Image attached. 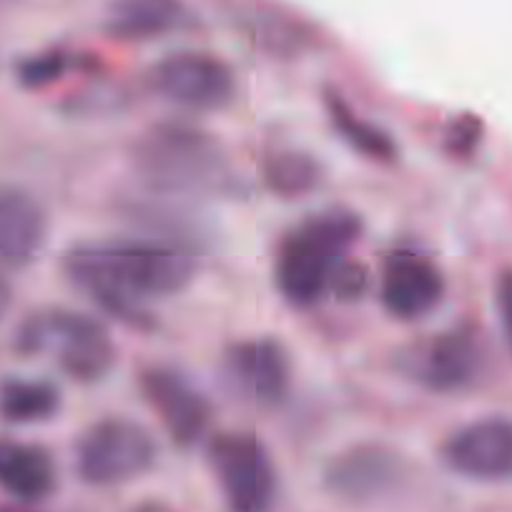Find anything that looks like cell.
<instances>
[{
	"label": "cell",
	"instance_id": "cell-1",
	"mask_svg": "<svg viewBox=\"0 0 512 512\" xmlns=\"http://www.w3.org/2000/svg\"><path fill=\"white\" fill-rule=\"evenodd\" d=\"M63 274L103 309L139 324L141 304L171 297L194 279V259L164 241H83L63 254Z\"/></svg>",
	"mask_w": 512,
	"mask_h": 512
},
{
	"label": "cell",
	"instance_id": "cell-2",
	"mask_svg": "<svg viewBox=\"0 0 512 512\" xmlns=\"http://www.w3.org/2000/svg\"><path fill=\"white\" fill-rule=\"evenodd\" d=\"M136 176L164 196H206L231 179L229 156L214 134L184 121L146 128L131 151Z\"/></svg>",
	"mask_w": 512,
	"mask_h": 512
},
{
	"label": "cell",
	"instance_id": "cell-3",
	"mask_svg": "<svg viewBox=\"0 0 512 512\" xmlns=\"http://www.w3.org/2000/svg\"><path fill=\"white\" fill-rule=\"evenodd\" d=\"M357 239L359 219L349 211H324L289 229L274 256V284L284 302L294 309L322 302Z\"/></svg>",
	"mask_w": 512,
	"mask_h": 512
},
{
	"label": "cell",
	"instance_id": "cell-4",
	"mask_svg": "<svg viewBox=\"0 0 512 512\" xmlns=\"http://www.w3.org/2000/svg\"><path fill=\"white\" fill-rule=\"evenodd\" d=\"M18 352L51 354L66 377L96 384L116 364V344L101 319L71 309H48L31 314L16 337Z\"/></svg>",
	"mask_w": 512,
	"mask_h": 512
},
{
	"label": "cell",
	"instance_id": "cell-5",
	"mask_svg": "<svg viewBox=\"0 0 512 512\" xmlns=\"http://www.w3.org/2000/svg\"><path fill=\"white\" fill-rule=\"evenodd\" d=\"M156 442L151 432L128 417H103L78 435L73 467L88 487H121L154 467Z\"/></svg>",
	"mask_w": 512,
	"mask_h": 512
},
{
	"label": "cell",
	"instance_id": "cell-6",
	"mask_svg": "<svg viewBox=\"0 0 512 512\" xmlns=\"http://www.w3.org/2000/svg\"><path fill=\"white\" fill-rule=\"evenodd\" d=\"M209 462L229 512H272L279 472L264 440L254 432H219L211 437Z\"/></svg>",
	"mask_w": 512,
	"mask_h": 512
},
{
	"label": "cell",
	"instance_id": "cell-7",
	"mask_svg": "<svg viewBox=\"0 0 512 512\" xmlns=\"http://www.w3.org/2000/svg\"><path fill=\"white\" fill-rule=\"evenodd\" d=\"M149 88L184 111H221L236 98L234 68L224 58L206 51H176L154 63Z\"/></svg>",
	"mask_w": 512,
	"mask_h": 512
},
{
	"label": "cell",
	"instance_id": "cell-8",
	"mask_svg": "<svg viewBox=\"0 0 512 512\" xmlns=\"http://www.w3.org/2000/svg\"><path fill=\"white\" fill-rule=\"evenodd\" d=\"M407 465L400 452L382 442H362L334 455L324 467V490L342 505L367 507L395 495Z\"/></svg>",
	"mask_w": 512,
	"mask_h": 512
},
{
	"label": "cell",
	"instance_id": "cell-9",
	"mask_svg": "<svg viewBox=\"0 0 512 512\" xmlns=\"http://www.w3.org/2000/svg\"><path fill=\"white\" fill-rule=\"evenodd\" d=\"M450 472L472 482L500 485L512 480V417L490 415L457 427L440 447Z\"/></svg>",
	"mask_w": 512,
	"mask_h": 512
},
{
	"label": "cell",
	"instance_id": "cell-10",
	"mask_svg": "<svg viewBox=\"0 0 512 512\" xmlns=\"http://www.w3.org/2000/svg\"><path fill=\"white\" fill-rule=\"evenodd\" d=\"M139 387L174 445L194 447L209 435L214 407L184 374L171 367H149L141 372Z\"/></svg>",
	"mask_w": 512,
	"mask_h": 512
},
{
	"label": "cell",
	"instance_id": "cell-11",
	"mask_svg": "<svg viewBox=\"0 0 512 512\" xmlns=\"http://www.w3.org/2000/svg\"><path fill=\"white\" fill-rule=\"evenodd\" d=\"M224 374L241 400L256 407H277L292 387V359L272 337L239 339L224 352Z\"/></svg>",
	"mask_w": 512,
	"mask_h": 512
},
{
	"label": "cell",
	"instance_id": "cell-12",
	"mask_svg": "<svg viewBox=\"0 0 512 512\" xmlns=\"http://www.w3.org/2000/svg\"><path fill=\"white\" fill-rule=\"evenodd\" d=\"M445 299V274L415 249L392 251L379 274V302L400 322H417Z\"/></svg>",
	"mask_w": 512,
	"mask_h": 512
},
{
	"label": "cell",
	"instance_id": "cell-13",
	"mask_svg": "<svg viewBox=\"0 0 512 512\" xmlns=\"http://www.w3.org/2000/svg\"><path fill=\"white\" fill-rule=\"evenodd\" d=\"M482 362H485V354H482L480 337L472 327L460 324V327L437 334L422 349L417 357V379L427 390L450 395L475 384L482 372Z\"/></svg>",
	"mask_w": 512,
	"mask_h": 512
},
{
	"label": "cell",
	"instance_id": "cell-14",
	"mask_svg": "<svg viewBox=\"0 0 512 512\" xmlns=\"http://www.w3.org/2000/svg\"><path fill=\"white\" fill-rule=\"evenodd\" d=\"M48 239L43 206L28 191L0 184V274L26 269Z\"/></svg>",
	"mask_w": 512,
	"mask_h": 512
},
{
	"label": "cell",
	"instance_id": "cell-15",
	"mask_svg": "<svg viewBox=\"0 0 512 512\" xmlns=\"http://www.w3.org/2000/svg\"><path fill=\"white\" fill-rule=\"evenodd\" d=\"M56 487L58 470L46 447L0 437V490L21 505H38Z\"/></svg>",
	"mask_w": 512,
	"mask_h": 512
},
{
	"label": "cell",
	"instance_id": "cell-16",
	"mask_svg": "<svg viewBox=\"0 0 512 512\" xmlns=\"http://www.w3.org/2000/svg\"><path fill=\"white\" fill-rule=\"evenodd\" d=\"M184 21L181 0H113L106 31L116 41L144 43L176 31Z\"/></svg>",
	"mask_w": 512,
	"mask_h": 512
},
{
	"label": "cell",
	"instance_id": "cell-17",
	"mask_svg": "<svg viewBox=\"0 0 512 512\" xmlns=\"http://www.w3.org/2000/svg\"><path fill=\"white\" fill-rule=\"evenodd\" d=\"M61 410V392L48 379L8 377L0 382V420L28 427L53 420Z\"/></svg>",
	"mask_w": 512,
	"mask_h": 512
},
{
	"label": "cell",
	"instance_id": "cell-18",
	"mask_svg": "<svg viewBox=\"0 0 512 512\" xmlns=\"http://www.w3.org/2000/svg\"><path fill=\"white\" fill-rule=\"evenodd\" d=\"M327 113L334 131L342 136L344 144L352 146L364 159L379 161V164L395 161L397 146L390 139V134H384L382 128H377L367 118L354 113V108L339 93H329L327 96Z\"/></svg>",
	"mask_w": 512,
	"mask_h": 512
},
{
	"label": "cell",
	"instance_id": "cell-19",
	"mask_svg": "<svg viewBox=\"0 0 512 512\" xmlns=\"http://www.w3.org/2000/svg\"><path fill=\"white\" fill-rule=\"evenodd\" d=\"M319 174L317 161L302 151H277L264 161V181L284 199H299L317 189Z\"/></svg>",
	"mask_w": 512,
	"mask_h": 512
},
{
	"label": "cell",
	"instance_id": "cell-20",
	"mask_svg": "<svg viewBox=\"0 0 512 512\" xmlns=\"http://www.w3.org/2000/svg\"><path fill=\"white\" fill-rule=\"evenodd\" d=\"M495 307L502 334L512 352V269H502L495 279Z\"/></svg>",
	"mask_w": 512,
	"mask_h": 512
},
{
	"label": "cell",
	"instance_id": "cell-21",
	"mask_svg": "<svg viewBox=\"0 0 512 512\" xmlns=\"http://www.w3.org/2000/svg\"><path fill=\"white\" fill-rule=\"evenodd\" d=\"M13 307V284L8 282L6 274H0V322L6 319V314Z\"/></svg>",
	"mask_w": 512,
	"mask_h": 512
},
{
	"label": "cell",
	"instance_id": "cell-22",
	"mask_svg": "<svg viewBox=\"0 0 512 512\" xmlns=\"http://www.w3.org/2000/svg\"><path fill=\"white\" fill-rule=\"evenodd\" d=\"M128 512H176V510L161 500H144V502H139L136 507H131Z\"/></svg>",
	"mask_w": 512,
	"mask_h": 512
},
{
	"label": "cell",
	"instance_id": "cell-23",
	"mask_svg": "<svg viewBox=\"0 0 512 512\" xmlns=\"http://www.w3.org/2000/svg\"><path fill=\"white\" fill-rule=\"evenodd\" d=\"M0 512H36V510H33L31 505H21V502H18V505H3L0 507Z\"/></svg>",
	"mask_w": 512,
	"mask_h": 512
}]
</instances>
